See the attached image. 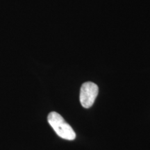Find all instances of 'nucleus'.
Returning a JSON list of instances; mask_svg holds the SVG:
<instances>
[{"instance_id":"1","label":"nucleus","mask_w":150,"mask_h":150,"mask_svg":"<svg viewBox=\"0 0 150 150\" xmlns=\"http://www.w3.org/2000/svg\"><path fill=\"white\" fill-rule=\"evenodd\" d=\"M47 120L56 134L61 138L68 140L75 139L76 134L72 127L59 113L54 111L51 112L48 115Z\"/></svg>"},{"instance_id":"2","label":"nucleus","mask_w":150,"mask_h":150,"mask_svg":"<svg viewBox=\"0 0 150 150\" xmlns=\"http://www.w3.org/2000/svg\"><path fill=\"white\" fill-rule=\"evenodd\" d=\"M99 93V88L95 83L91 81L82 84L80 91V102L86 108L93 106Z\"/></svg>"}]
</instances>
